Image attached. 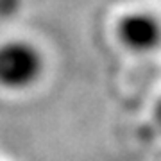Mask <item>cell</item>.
Listing matches in <instances>:
<instances>
[{
  "instance_id": "obj_1",
  "label": "cell",
  "mask_w": 161,
  "mask_h": 161,
  "mask_svg": "<svg viewBox=\"0 0 161 161\" xmlns=\"http://www.w3.org/2000/svg\"><path fill=\"white\" fill-rule=\"evenodd\" d=\"M45 70V58L31 41L11 40L0 45V86L25 90L40 80Z\"/></svg>"
},
{
  "instance_id": "obj_4",
  "label": "cell",
  "mask_w": 161,
  "mask_h": 161,
  "mask_svg": "<svg viewBox=\"0 0 161 161\" xmlns=\"http://www.w3.org/2000/svg\"><path fill=\"white\" fill-rule=\"evenodd\" d=\"M154 120L161 127V98L158 100V104H156V108H154Z\"/></svg>"
},
{
  "instance_id": "obj_2",
  "label": "cell",
  "mask_w": 161,
  "mask_h": 161,
  "mask_svg": "<svg viewBox=\"0 0 161 161\" xmlns=\"http://www.w3.org/2000/svg\"><path fill=\"white\" fill-rule=\"evenodd\" d=\"M116 38L124 48L136 54L161 47V20L149 11H131L116 22Z\"/></svg>"
},
{
  "instance_id": "obj_3",
  "label": "cell",
  "mask_w": 161,
  "mask_h": 161,
  "mask_svg": "<svg viewBox=\"0 0 161 161\" xmlns=\"http://www.w3.org/2000/svg\"><path fill=\"white\" fill-rule=\"evenodd\" d=\"M25 0H0V18H11L22 9Z\"/></svg>"
}]
</instances>
